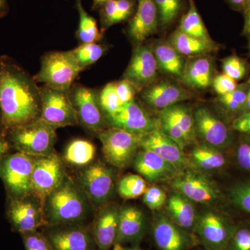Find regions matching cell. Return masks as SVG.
Listing matches in <instances>:
<instances>
[{"instance_id":"57","label":"cell","mask_w":250,"mask_h":250,"mask_svg":"<svg viewBox=\"0 0 250 250\" xmlns=\"http://www.w3.org/2000/svg\"><path fill=\"white\" fill-rule=\"evenodd\" d=\"M4 130V126H3L2 121H1V114H0V135H4L1 133V131Z\"/></svg>"},{"instance_id":"27","label":"cell","mask_w":250,"mask_h":250,"mask_svg":"<svg viewBox=\"0 0 250 250\" xmlns=\"http://www.w3.org/2000/svg\"><path fill=\"white\" fill-rule=\"evenodd\" d=\"M188 157L190 167L205 173L220 170L227 164L226 156L220 148L206 143L195 146Z\"/></svg>"},{"instance_id":"14","label":"cell","mask_w":250,"mask_h":250,"mask_svg":"<svg viewBox=\"0 0 250 250\" xmlns=\"http://www.w3.org/2000/svg\"><path fill=\"white\" fill-rule=\"evenodd\" d=\"M152 230L159 250H190L198 244L194 234L180 228L166 213L154 215Z\"/></svg>"},{"instance_id":"46","label":"cell","mask_w":250,"mask_h":250,"mask_svg":"<svg viewBox=\"0 0 250 250\" xmlns=\"http://www.w3.org/2000/svg\"><path fill=\"white\" fill-rule=\"evenodd\" d=\"M116 93L123 105L135 100V97L139 90L129 80L123 79L115 82Z\"/></svg>"},{"instance_id":"29","label":"cell","mask_w":250,"mask_h":250,"mask_svg":"<svg viewBox=\"0 0 250 250\" xmlns=\"http://www.w3.org/2000/svg\"><path fill=\"white\" fill-rule=\"evenodd\" d=\"M169 42L184 57H201L218 49L211 39L193 37L177 29L171 35Z\"/></svg>"},{"instance_id":"12","label":"cell","mask_w":250,"mask_h":250,"mask_svg":"<svg viewBox=\"0 0 250 250\" xmlns=\"http://www.w3.org/2000/svg\"><path fill=\"white\" fill-rule=\"evenodd\" d=\"M70 95L76 110L79 123L98 134L106 129L107 121L99 103L98 93L95 90L76 84L70 88Z\"/></svg>"},{"instance_id":"8","label":"cell","mask_w":250,"mask_h":250,"mask_svg":"<svg viewBox=\"0 0 250 250\" xmlns=\"http://www.w3.org/2000/svg\"><path fill=\"white\" fill-rule=\"evenodd\" d=\"M169 182L174 191L182 194L194 203L212 206L221 197L218 185L207 174L190 167L179 172Z\"/></svg>"},{"instance_id":"16","label":"cell","mask_w":250,"mask_h":250,"mask_svg":"<svg viewBox=\"0 0 250 250\" xmlns=\"http://www.w3.org/2000/svg\"><path fill=\"white\" fill-rule=\"evenodd\" d=\"M105 117L110 126L133 134L144 135L160 129L159 119L152 118L135 100L125 104L116 113Z\"/></svg>"},{"instance_id":"52","label":"cell","mask_w":250,"mask_h":250,"mask_svg":"<svg viewBox=\"0 0 250 250\" xmlns=\"http://www.w3.org/2000/svg\"><path fill=\"white\" fill-rule=\"evenodd\" d=\"M9 11L7 0H0V17H4Z\"/></svg>"},{"instance_id":"55","label":"cell","mask_w":250,"mask_h":250,"mask_svg":"<svg viewBox=\"0 0 250 250\" xmlns=\"http://www.w3.org/2000/svg\"><path fill=\"white\" fill-rule=\"evenodd\" d=\"M229 1L233 6H238V7L245 6L248 3V0H229Z\"/></svg>"},{"instance_id":"37","label":"cell","mask_w":250,"mask_h":250,"mask_svg":"<svg viewBox=\"0 0 250 250\" xmlns=\"http://www.w3.org/2000/svg\"><path fill=\"white\" fill-rule=\"evenodd\" d=\"M250 88L249 80L246 83L238 85L237 88L230 93L220 95L218 100L225 110L230 113L243 112L248 98Z\"/></svg>"},{"instance_id":"41","label":"cell","mask_w":250,"mask_h":250,"mask_svg":"<svg viewBox=\"0 0 250 250\" xmlns=\"http://www.w3.org/2000/svg\"><path fill=\"white\" fill-rule=\"evenodd\" d=\"M222 66L223 73L226 74L236 82L243 80L248 73L246 62L236 55H231L224 59Z\"/></svg>"},{"instance_id":"36","label":"cell","mask_w":250,"mask_h":250,"mask_svg":"<svg viewBox=\"0 0 250 250\" xmlns=\"http://www.w3.org/2000/svg\"><path fill=\"white\" fill-rule=\"evenodd\" d=\"M147 182L139 174L125 175L120 180L118 191L125 200H131L143 196L147 189Z\"/></svg>"},{"instance_id":"59","label":"cell","mask_w":250,"mask_h":250,"mask_svg":"<svg viewBox=\"0 0 250 250\" xmlns=\"http://www.w3.org/2000/svg\"><path fill=\"white\" fill-rule=\"evenodd\" d=\"M249 52H250V42L249 43Z\"/></svg>"},{"instance_id":"33","label":"cell","mask_w":250,"mask_h":250,"mask_svg":"<svg viewBox=\"0 0 250 250\" xmlns=\"http://www.w3.org/2000/svg\"><path fill=\"white\" fill-rule=\"evenodd\" d=\"M77 9L80 16L77 37L81 44L98 42L103 37L101 31L99 30L98 24L95 18L85 11L81 0H76Z\"/></svg>"},{"instance_id":"9","label":"cell","mask_w":250,"mask_h":250,"mask_svg":"<svg viewBox=\"0 0 250 250\" xmlns=\"http://www.w3.org/2000/svg\"><path fill=\"white\" fill-rule=\"evenodd\" d=\"M40 118L55 128L74 126L79 123L76 110L72 103L70 90L40 87Z\"/></svg>"},{"instance_id":"2","label":"cell","mask_w":250,"mask_h":250,"mask_svg":"<svg viewBox=\"0 0 250 250\" xmlns=\"http://www.w3.org/2000/svg\"><path fill=\"white\" fill-rule=\"evenodd\" d=\"M44 210L49 225L80 224L88 214V198L80 185L66 177L47 197Z\"/></svg>"},{"instance_id":"10","label":"cell","mask_w":250,"mask_h":250,"mask_svg":"<svg viewBox=\"0 0 250 250\" xmlns=\"http://www.w3.org/2000/svg\"><path fill=\"white\" fill-rule=\"evenodd\" d=\"M66 177L63 164L55 152L36 157L31 178V195L45 204L47 197L59 187Z\"/></svg>"},{"instance_id":"47","label":"cell","mask_w":250,"mask_h":250,"mask_svg":"<svg viewBox=\"0 0 250 250\" xmlns=\"http://www.w3.org/2000/svg\"><path fill=\"white\" fill-rule=\"evenodd\" d=\"M212 85L215 93L220 96L233 91L238 84L236 80L229 77L226 74L222 73L213 77Z\"/></svg>"},{"instance_id":"4","label":"cell","mask_w":250,"mask_h":250,"mask_svg":"<svg viewBox=\"0 0 250 250\" xmlns=\"http://www.w3.org/2000/svg\"><path fill=\"white\" fill-rule=\"evenodd\" d=\"M81 72L71 50L51 52L42 57L40 70L34 79L36 83L69 91Z\"/></svg>"},{"instance_id":"43","label":"cell","mask_w":250,"mask_h":250,"mask_svg":"<svg viewBox=\"0 0 250 250\" xmlns=\"http://www.w3.org/2000/svg\"><path fill=\"white\" fill-rule=\"evenodd\" d=\"M226 250H250V225L236 227Z\"/></svg>"},{"instance_id":"13","label":"cell","mask_w":250,"mask_h":250,"mask_svg":"<svg viewBox=\"0 0 250 250\" xmlns=\"http://www.w3.org/2000/svg\"><path fill=\"white\" fill-rule=\"evenodd\" d=\"M80 187L94 205L107 204L115 188L113 171L103 163L91 164L80 174Z\"/></svg>"},{"instance_id":"7","label":"cell","mask_w":250,"mask_h":250,"mask_svg":"<svg viewBox=\"0 0 250 250\" xmlns=\"http://www.w3.org/2000/svg\"><path fill=\"white\" fill-rule=\"evenodd\" d=\"M36 157L17 152L0 159V177L11 198L31 195V178Z\"/></svg>"},{"instance_id":"39","label":"cell","mask_w":250,"mask_h":250,"mask_svg":"<svg viewBox=\"0 0 250 250\" xmlns=\"http://www.w3.org/2000/svg\"><path fill=\"white\" fill-rule=\"evenodd\" d=\"M99 103L105 116L116 113L123 106L116 93L115 82L107 83L98 93Z\"/></svg>"},{"instance_id":"51","label":"cell","mask_w":250,"mask_h":250,"mask_svg":"<svg viewBox=\"0 0 250 250\" xmlns=\"http://www.w3.org/2000/svg\"><path fill=\"white\" fill-rule=\"evenodd\" d=\"M243 34L248 36L250 39V6L247 9L246 17H245V25Z\"/></svg>"},{"instance_id":"48","label":"cell","mask_w":250,"mask_h":250,"mask_svg":"<svg viewBox=\"0 0 250 250\" xmlns=\"http://www.w3.org/2000/svg\"><path fill=\"white\" fill-rule=\"evenodd\" d=\"M236 161L242 169L250 172V141H244L238 145Z\"/></svg>"},{"instance_id":"31","label":"cell","mask_w":250,"mask_h":250,"mask_svg":"<svg viewBox=\"0 0 250 250\" xmlns=\"http://www.w3.org/2000/svg\"><path fill=\"white\" fill-rule=\"evenodd\" d=\"M96 154V147L89 141L75 139L67 145L64 152L67 164L77 167L89 165Z\"/></svg>"},{"instance_id":"40","label":"cell","mask_w":250,"mask_h":250,"mask_svg":"<svg viewBox=\"0 0 250 250\" xmlns=\"http://www.w3.org/2000/svg\"><path fill=\"white\" fill-rule=\"evenodd\" d=\"M158 119L159 121L160 129L164 134L173 139L176 143H178L179 146L183 149L188 146L182 130L179 129L178 125L176 124L172 117L166 112V110L163 109L159 111Z\"/></svg>"},{"instance_id":"22","label":"cell","mask_w":250,"mask_h":250,"mask_svg":"<svg viewBox=\"0 0 250 250\" xmlns=\"http://www.w3.org/2000/svg\"><path fill=\"white\" fill-rule=\"evenodd\" d=\"M121 207L106 204L100 209L90 232L98 250H109L116 243Z\"/></svg>"},{"instance_id":"19","label":"cell","mask_w":250,"mask_h":250,"mask_svg":"<svg viewBox=\"0 0 250 250\" xmlns=\"http://www.w3.org/2000/svg\"><path fill=\"white\" fill-rule=\"evenodd\" d=\"M141 148L156 153L174 166L179 172L190 167L188 157L184 149L160 129L143 135Z\"/></svg>"},{"instance_id":"45","label":"cell","mask_w":250,"mask_h":250,"mask_svg":"<svg viewBox=\"0 0 250 250\" xmlns=\"http://www.w3.org/2000/svg\"><path fill=\"white\" fill-rule=\"evenodd\" d=\"M21 235L25 250H54L43 233L34 231Z\"/></svg>"},{"instance_id":"56","label":"cell","mask_w":250,"mask_h":250,"mask_svg":"<svg viewBox=\"0 0 250 250\" xmlns=\"http://www.w3.org/2000/svg\"><path fill=\"white\" fill-rule=\"evenodd\" d=\"M249 82L250 88L249 91H248V98H247L246 104H245L244 108H243V112H242V113H246V112H250V79L249 80Z\"/></svg>"},{"instance_id":"21","label":"cell","mask_w":250,"mask_h":250,"mask_svg":"<svg viewBox=\"0 0 250 250\" xmlns=\"http://www.w3.org/2000/svg\"><path fill=\"white\" fill-rule=\"evenodd\" d=\"M133 166L139 175L151 183L170 182L179 172L156 153L142 148L135 156Z\"/></svg>"},{"instance_id":"32","label":"cell","mask_w":250,"mask_h":250,"mask_svg":"<svg viewBox=\"0 0 250 250\" xmlns=\"http://www.w3.org/2000/svg\"><path fill=\"white\" fill-rule=\"evenodd\" d=\"M172 119L178 125L185 136L188 144L190 145L196 139V131L195 127L193 112L189 106L179 103L165 108Z\"/></svg>"},{"instance_id":"26","label":"cell","mask_w":250,"mask_h":250,"mask_svg":"<svg viewBox=\"0 0 250 250\" xmlns=\"http://www.w3.org/2000/svg\"><path fill=\"white\" fill-rule=\"evenodd\" d=\"M213 77V65L211 59L201 56L187 62L181 79L190 88L205 90L212 84Z\"/></svg>"},{"instance_id":"49","label":"cell","mask_w":250,"mask_h":250,"mask_svg":"<svg viewBox=\"0 0 250 250\" xmlns=\"http://www.w3.org/2000/svg\"><path fill=\"white\" fill-rule=\"evenodd\" d=\"M233 129L250 136V112L242 113L233 122Z\"/></svg>"},{"instance_id":"6","label":"cell","mask_w":250,"mask_h":250,"mask_svg":"<svg viewBox=\"0 0 250 250\" xmlns=\"http://www.w3.org/2000/svg\"><path fill=\"white\" fill-rule=\"evenodd\" d=\"M102 149L110 165L123 169L133 163L141 148L143 135L111 126L99 133Z\"/></svg>"},{"instance_id":"34","label":"cell","mask_w":250,"mask_h":250,"mask_svg":"<svg viewBox=\"0 0 250 250\" xmlns=\"http://www.w3.org/2000/svg\"><path fill=\"white\" fill-rule=\"evenodd\" d=\"M179 29L193 37L210 39L208 31L202 21L201 16L197 11L195 2L192 0H190V9L181 21Z\"/></svg>"},{"instance_id":"3","label":"cell","mask_w":250,"mask_h":250,"mask_svg":"<svg viewBox=\"0 0 250 250\" xmlns=\"http://www.w3.org/2000/svg\"><path fill=\"white\" fill-rule=\"evenodd\" d=\"M57 128L39 118L29 124L10 130L9 142L18 152L39 157L54 152Z\"/></svg>"},{"instance_id":"15","label":"cell","mask_w":250,"mask_h":250,"mask_svg":"<svg viewBox=\"0 0 250 250\" xmlns=\"http://www.w3.org/2000/svg\"><path fill=\"white\" fill-rule=\"evenodd\" d=\"M43 233L54 250H98L90 231L81 224L46 227Z\"/></svg>"},{"instance_id":"38","label":"cell","mask_w":250,"mask_h":250,"mask_svg":"<svg viewBox=\"0 0 250 250\" xmlns=\"http://www.w3.org/2000/svg\"><path fill=\"white\" fill-rule=\"evenodd\" d=\"M159 22L163 27H167L175 21L182 8V0H154Z\"/></svg>"},{"instance_id":"24","label":"cell","mask_w":250,"mask_h":250,"mask_svg":"<svg viewBox=\"0 0 250 250\" xmlns=\"http://www.w3.org/2000/svg\"><path fill=\"white\" fill-rule=\"evenodd\" d=\"M159 16L154 0H139L137 9L128 26V35L136 45L143 44L157 31Z\"/></svg>"},{"instance_id":"30","label":"cell","mask_w":250,"mask_h":250,"mask_svg":"<svg viewBox=\"0 0 250 250\" xmlns=\"http://www.w3.org/2000/svg\"><path fill=\"white\" fill-rule=\"evenodd\" d=\"M134 6L132 0H111L103 5L100 11L103 31L126 21L133 14Z\"/></svg>"},{"instance_id":"25","label":"cell","mask_w":250,"mask_h":250,"mask_svg":"<svg viewBox=\"0 0 250 250\" xmlns=\"http://www.w3.org/2000/svg\"><path fill=\"white\" fill-rule=\"evenodd\" d=\"M167 214L186 231L193 234L197 211L195 203L182 194L174 191L166 202Z\"/></svg>"},{"instance_id":"54","label":"cell","mask_w":250,"mask_h":250,"mask_svg":"<svg viewBox=\"0 0 250 250\" xmlns=\"http://www.w3.org/2000/svg\"><path fill=\"white\" fill-rule=\"evenodd\" d=\"M111 0H93V9H98V8H101L103 5L106 4L108 1Z\"/></svg>"},{"instance_id":"44","label":"cell","mask_w":250,"mask_h":250,"mask_svg":"<svg viewBox=\"0 0 250 250\" xmlns=\"http://www.w3.org/2000/svg\"><path fill=\"white\" fill-rule=\"evenodd\" d=\"M230 198L238 208L250 213V183L239 184L231 188Z\"/></svg>"},{"instance_id":"28","label":"cell","mask_w":250,"mask_h":250,"mask_svg":"<svg viewBox=\"0 0 250 250\" xmlns=\"http://www.w3.org/2000/svg\"><path fill=\"white\" fill-rule=\"evenodd\" d=\"M152 49L159 70L166 75L182 78L187 63L184 56L169 42H156Z\"/></svg>"},{"instance_id":"17","label":"cell","mask_w":250,"mask_h":250,"mask_svg":"<svg viewBox=\"0 0 250 250\" xmlns=\"http://www.w3.org/2000/svg\"><path fill=\"white\" fill-rule=\"evenodd\" d=\"M158 70L157 62L152 47L141 44L136 45L133 51L123 79L129 80L141 91L154 83Z\"/></svg>"},{"instance_id":"5","label":"cell","mask_w":250,"mask_h":250,"mask_svg":"<svg viewBox=\"0 0 250 250\" xmlns=\"http://www.w3.org/2000/svg\"><path fill=\"white\" fill-rule=\"evenodd\" d=\"M236 228L223 213L207 208L197 213L193 234L205 250H226Z\"/></svg>"},{"instance_id":"18","label":"cell","mask_w":250,"mask_h":250,"mask_svg":"<svg viewBox=\"0 0 250 250\" xmlns=\"http://www.w3.org/2000/svg\"><path fill=\"white\" fill-rule=\"evenodd\" d=\"M195 131L204 143L220 148L229 146L232 134L228 125L206 107L197 108L193 112Z\"/></svg>"},{"instance_id":"20","label":"cell","mask_w":250,"mask_h":250,"mask_svg":"<svg viewBox=\"0 0 250 250\" xmlns=\"http://www.w3.org/2000/svg\"><path fill=\"white\" fill-rule=\"evenodd\" d=\"M141 91L143 102L151 108L160 111L194 97L191 90L167 80L153 83Z\"/></svg>"},{"instance_id":"35","label":"cell","mask_w":250,"mask_h":250,"mask_svg":"<svg viewBox=\"0 0 250 250\" xmlns=\"http://www.w3.org/2000/svg\"><path fill=\"white\" fill-rule=\"evenodd\" d=\"M106 50L107 48L104 45L98 42H90L81 44L76 48L72 49L71 52L79 66L83 71L87 67L98 62Z\"/></svg>"},{"instance_id":"1","label":"cell","mask_w":250,"mask_h":250,"mask_svg":"<svg viewBox=\"0 0 250 250\" xmlns=\"http://www.w3.org/2000/svg\"><path fill=\"white\" fill-rule=\"evenodd\" d=\"M40 87L34 77L11 61L0 58V114L4 131L40 118Z\"/></svg>"},{"instance_id":"42","label":"cell","mask_w":250,"mask_h":250,"mask_svg":"<svg viewBox=\"0 0 250 250\" xmlns=\"http://www.w3.org/2000/svg\"><path fill=\"white\" fill-rule=\"evenodd\" d=\"M167 194L158 186L148 187L143 195V202L148 208L152 210H160L167 202Z\"/></svg>"},{"instance_id":"53","label":"cell","mask_w":250,"mask_h":250,"mask_svg":"<svg viewBox=\"0 0 250 250\" xmlns=\"http://www.w3.org/2000/svg\"><path fill=\"white\" fill-rule=\"evenodd\" d=\"M113 250H143L138 247H126L121 246V245H115L113 246Z\"/></svg>"},{"instance_id":"11","label":"cell","mask_w":250,"mask_h":250,"mask_svg":"<svg viewBox=\"0 0 250 250\" xmlns=\"http://www.w3.org/2000/svg\"><path fill=\"white\" fill-rule=\"evenodd\" d=\"M8 217L13 228L21 234L38 231L39 228L49 225L44 204L33 195L22 198H11Z\"/></svg>"},{"instance_id":"23","label":"cell","mask_w":250,"mask_h":250,"mask_svg":"<svg viewBox=\"0 0 250 250\" xmlns=\"http://www.w3.org/2000/svg\"><path fill=\"white\" fill-rule=\"evenodd\" d=\"M147 228V219L142 210L134 206L122 207L115 245L131 244V247H138L146 234Z\"/></svg>"},{"instance_id":"58","label":"cell","mask_w":250,"mask_h":250,"mask_svg":"<svg viewBox=\"0 0 250 250\" xmlns=\"http://www.w3.org/2000/svg\"><path fill=\"white\" fill-rule=\"evenodd\" d=\"M248 4H249V6H250V0H248Z\"/></svg>"},{"instance_id":"50","label":"cell","mask_w":250,"mask_h":250,"mask_svg":"<svg viewBox=\"0 0 250 250\" xmlns=\"http://www.w3.org/2000/svg\"><path fill=\"white\" fill-rule=\"evenodd\" d=\"M10 148L9 141L4 137V135H0V159L6 155Z\"/></svg>"}]
</instances>
